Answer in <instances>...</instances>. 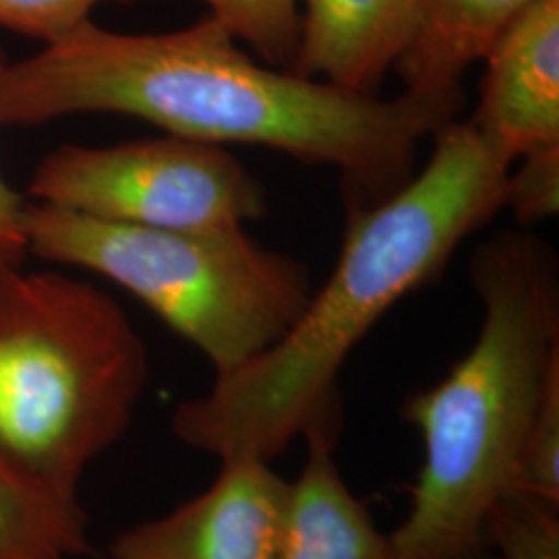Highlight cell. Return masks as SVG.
I'll return each instance as SVG.
<instances>
[{
  "mask_svg": "<svg viewBox=\"0 0 559 559\" xmlns=\"http://www.w3.org/2000/svg\"><path fill=\"white\" fill-rule=\"evenodd\" d=\"M471 124L501 160L514 164L559 145V0H533L483 57Z\"/></svg>",
  "mask_w": 559,
  "mask_h": 559,
  "instance_id": "cell-8",
  "label": "cell"
},
{
  "mask_svg": "<svg viewBox=\"0 0 559 559\" xmlns=\"http://www.w3.org/2000/svg\"><path fill=\"white\" fill-rule=\"evenodd\" d=\"M496 559H559V508L514 493L491 524Z\"/></svg>",
  "mask_w": 559,
  "mask_h": 559,
  "instance_id": "cell-14",
  "label": "cell"
},
{
  "mask_svg": "<svg viewBox=\"0 0 559 559\" xmlns=\"http://www.w3.org/2000/svg\"><path fill=\"white\" fill-rule=\"evenodd\" d=\"M4 71V60L0 57V75ZM27 205L7 185L0 175V265H20L27 253V230H25Z\"/></svg>",
  "mask_w": 559,
  "mask_h": 559,
  "instance_id": "cell-17",
  "label": "cell"
},
{
  "mask_svg": "<svg viewBox=\"0 0 559 559\" xmlns=\"http://www.w3.org/2000/svg\"><path fill=\"white\" fill-rule=\"evenodd\" d=\"M293 73L378 96L408 48L419 0H299Z\"/></svg>",
  "mask_w": 559,
  "mask_h": 559,
  "instance_id": "cell-9",
  "label": "cell"
},
{
  "mask_svg": "<svg viewBox=\"0 0 559 559\" xmlns=\"http://www.w3.org/2000/svg\"><path fill=\"white\" fill-rule=\"evenodd\" d=\"M533 0H419L408 48L394 71L404 92L464 98L460 81Z\"/></svg>",
  "mask_w": 559,
  "mask_h": 559,
  "instance_id": "cell-11",
  "label": "cell"
},
{
  "mask_svg": "<svg viewBox=\"0 0 559 559\" xmlns=\"http://www.w3.org/2000/svg\"><path fill=\"white\" fill-rule=\"evenodd\" d=\"M431 158L396 193L350 212L330 278L288 332L173 413V436L218 460L274 462L295 441L342 431V367L378 321L436 280L460 242L503 210L512 164L471 120L443 124Z\"/></svg>",
  "mask_w": 559,
  "mask_h": 559,
  "instance_id": "cell-2",
  "label": "cell"
},
{
  "mask_svg": "<svg viewBox=\"0 0 559 559\" xmlns=\"http://www.w3.org/2000/svg\"><path fill=\"white\" fill-rule=\"evenodd\" d=\"M27 251L112 280L212 362L233 371L278 342L313 293L309 265L245 228L162 230L27 205Z\"/></svg>",
  "mask_w": 559,
  "mask_h": 559,
  "instance_id": "cell-5",
  "label": "cell"
},
{
  "mask_svg": "<svg viewBox=\"0 0 559 559\" xmlns=\"http://www.w3.org/2000/svg\"><path fill=\"white\" fill-rule=\"evenodd\" d=\"M90 551L87 516L0 456V559H75Z\"/></svg>",
  "mask_w": 559,
  "mask_h": 559,
  "instance_id": "cell-12",
  "label": "cell"
},
{
  "mask_svg": "<svg viewBox=\"0 0 559 559\" xmlns=\"http://www.w3.org/2000/svg\"><path fill=\"white\" fill-rule=\"evenodd\" d=\"M150 381L145 342L85 280L0 265V456L80 498L94 460L129 431Z\"/></svg>",
  "mask_w": 559,
  "mask_h": 559,
  "instance_id": "cell-4",
  "label": "cell"
},
{
  "mask_svg": "<svg viewBox=\"0 0 559 559\" xmlns=\"http://www.w3.org/2000/svg\"><path fill=\"white\" fill-rule=\"evenodd\" d=\"M299 477L290 480L276 559H390L388 533L350 491L334 452L338 441L309 436Z\"/></svg>",
  "mask_w": 559,
  "mask_h": 559,
  "instance_id": "cell-10",
  "label": "cell"
},
{
  "mask_svg": "<svg viewBox=\"0 0 559 559\" xmlns=\"http://www.w3.org/2000/svg\"><path fill=\"white\" fill-rule=\"evenodd\" d=\"M479 334L443 380L404 400L423 464L390 559H479L516 491L547 385L559 376V261L535 233L500 230L473 251Z\"/></svg>",
  "mask_w": 559,
  "mask_h": 559,
  "instance_id": "cell-3",
  "label": "cell"
},
{
  "mask_svg": "<svg viewBox=\"0 0 559 559\" xmlns=\"http://www.w3.org/2000/svg\"><path fill=\"white\" fill-rule=\"evenodd\" d=\"M462 104L408 92L353 94L267 67L212 15L141 36L85 21L38 55L4 64L0 75V124L117 112L185 140L260 145L334 168L348 214L408 182L420 141L459 119Z\"/></svg>",
  "mask_w": 559,
  "mask_h": 559,
  "instance_id": "cell-1",
  "label": "cell"
},
{
  "mask_svg": "<svg viewBox=\"0 0 559 559\" xmlns=\"http://www.w3.org/2000/svg\"><path fill=\"white\" fill-rule=\"evenodd\" d=\"M100 2L106 0H0V25L52 44L90 21Z\"/></svg>",
  "mask_w": 559,
  "mask_h": 559,
  "instance_id": "cell-16",
  "label": "cell"
},
{
  "mask_svg": "<svg viewBox=\"0 0 559 559\" xmlns=\"http://www.w3.org/2000/svg\"><path fill=\"white\" fill-rule=\"evenodd\" d=\"M29 195L98 221L162 230H233L267 214V191L222 145L166 135L106 147L62 145Z\"/></svg>",
  "mask_w": 559,
  "mask_h": 559,
  "instance_id": "cell-6",
  "label": "cell"
},
{
  "mask_svg": "<svg viewBox=\"0 0 559 559\" xmlns=\"http://www.w3.org/2000/svg\"><path fill=\"white\" fill-rule=\"evenodd\" d=\"M479 559H496V556H493V554H487V556H480Z\"/></svg>",
  "mask_w": 559,
  "mask_h": 559,
  "instance_id": "cell-18",
  "label": "cell"
},
{
  "mask_svg": "<svg viewBox=\"0 0 559 559\" xmlns=\"http://www.w3.org/2000/svg\"><path fill=\"white\" fill-rule=\"evenodd\" d=\"M503 207L520 224L556 216L559 210V145L543 147L520 158L516 173H508Z\"/></svg>",
  "mask_w": 559,
  "mask_h": 559,
  "instance_id": "cell-15",
  "label": "cell"
},
{
  "mask_svg": "<svg viewBox=\"0 0 559 559\" xmlns=\"http://www.w3.org/2000/svg\"><path fill=\"white\" fill-rule=\"evenodd\" d=\"M212 17L267 67L293 71L299 48V0H203Z\"/></svg>",
  "mask_w": 559,
  "mask_h": 559,
  "instance_id": "cell-13",
  "label": "cell"
},
{
  "mask_svg": "<svg viewBox=\"0 0 559 559\" xmlns=\"http://www.w3.org/2000/svg\"><path fill=\"white\" fill-rule=\"evenodd\" d=\"M290 480L272 462L221 460L216 479L200 496L160 519L122 531L115 559H276Z\"/></svg>",
  "mask_w": 559,
  "mask_h": 559,
  "instance_id": "cell-7",
  "label": "cell"
}]
</instances>
